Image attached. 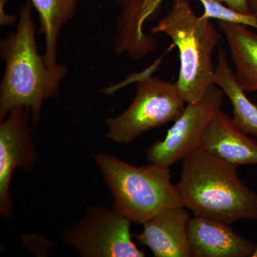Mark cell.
<instances>
[{"instance_id":"cell-12","label":"cell","mask_w":257,"mask_h":257,"mask_svg":"<svg viewBox=\"0 0 257 257\" xmlns=\"http://www.w3.org/2000/svg\"><path fill=\"white\" fill-rule=\"evenodd\" d=\"M200 148L231 165H257V142L236 127L232 118L221 109L204 132Z\"/></svg>"},{"instance_id":"cell-18","label":"cell","mask_w":257,"mask_h":257,"mask_svg":"<svg viewBox=\"0 0 257 257\" xmlns=\"http://www.w3.org/2000/svg\"><path fill=\"white\" fill-rule=\"evenodd\" d=\"M251 12L257 16V0H246Z\"/></svg>"},{"instance_id":"cell-10","label":"cell","mask_w":257,"mask_h":257,"mask_svg":"<svg viewBox=\"0 0 257 257\" xmlns=\"http://www.w3.org/2000/svg\"><path fill=\"white\" fill-rule=\"evenodd\" d=\"M190 218L184 206L167 208L144 222L143 231L135 238L155 257H192L188 234Z\"/></svg>"},{"instance_id":"cell-19","label":"cell","mask_w":257,"mask_h":257,"mask_svg":"<svg viewBox=\"0 0 257 257\" xmlns=\"http://www.w3.org/2000/svg\"><path fill=\"white\" fill-rule=\"evenodd\" d=\"M252 257H257V246L256 249H255L254 252H253Z\"/></svg>"},{"instance_id":"cell-17","label":"cell","mask_w":257,"mask_h":257,"mask_svg":"<svg viewBox=\"0 0 257 257\" xmlns=\"http://www.w3.org/2000/svg\"><path fill=\"white\" fill-rule=\"evenodd\" d=\"M22 240L25 247L37 256H46L52 249L50 240L38 234H25Z\"/></svg>"},{"instance_id":"cell-9","label":"cell","mask_w":257,"mask_h":257,"mask_svg":"<svg viewBox=\"0 0 257 257\" xmlns=\"http://www.w3.org/2000/svg\"><path fill=\"white\" fill-rule=\"evenodd\" d=\"M239 13H253L246 0H219ZM165 0H116L119 13L115 24L116 53L138 60L156 51L158 42L145 33V25L160 13Z\"/></svg>"},{"instance_id":"cell-6","label":"cell","mask_w":257,"mask_h":257,"mask_svg":"<svg viewBox=\"0 0 257 257\" xmlns=\"http://www.w3.org/2000/svg\"><path fill=\"white\" fill-rule=\"evenodd\" d=\"M132 221L114 208L93 206L67 225L61 239L82 257H144L133 240Z\"/></svg>"},{"instance_id":"cell-7","label":"cell","mask_w":257,"mask_h":257,"mask_svg":"<svg viewBox=\"0 0 257 257\" xmlns=\"http://www.w3.org/2000/svg\"><path fill=\"white\" fill-rule=\"evenodd\" d=\"M224 95L220 87L213 84L200 100L187 103L165 138L147 149L150 163L170 167L199 148L208 125L221 109Z\"/></svg>"},{"instance_id":"cell-2","label":"cell","mask_w":257,"mask_h":257,"mask_svg":"<svg viewBox=\"0 0 257 257\" xmlns=\"http://www.w3.org/2000/svg\"><path fill=\"white\" fill-rule=\"evenodd\" d=\"M231 165L199 148L183 160L177 184L184 207L193 215L231 224L257 221V193Z\"/></svg>"},{"instance_id":"cell-5","label":"cell","mask_w":257,"mask_h":257,"mask_svg":"<svg viewBox=\"0 0 257 257\" xmlns=\"http://www.w3.org/2000/svg\"><path fill=\"white\" fill-rule=\"evenodd\" d=\"M162 55L137 82L135 97L118 116L106 120V138L119 144L133 143L150 130L175 121L185 109V101L175 82L152 75L160 67Z\"/></svg>"},{"instance_id":"cell-13","label":"cell","mask_w":257,"mask_h":257,"mask_svg":"<svg viewBox=\"0 0 257 257\" xmlns=\"http://www.w3.org/2000/svg\"><path fill=\"white\" fill-rule=\"evenodd\" d=\"M234 65V74L246 92L257 91V34L241 24L219 22Z\"/></svg>"},{"instance_id":"cell-1","label":"cell","mask_w":257,"mask_h":257,"mask_svg":"<svg viewBox=\"0 0 257 257\" xmlns=\"http://www.w3.org/2000/svg\"><path fill=\"white\" fill-rule=\"evenodd\" d=\"M31 1L22 5L16 31L0 42L4 75L0 85V121L12 109L23 107L30 113L33 126L40 122L45 101L58 96L67 67H50L40 55L35 37Z\"/></svg>"},{"instance_id":"cell-11","label":"cell","mask_w":257,"mask_h":257,"mask_svg":"<svg viewBox=\"0 0 257 257\" xmlns=\"http://www.w3.org/2000/svg\"><path fill=\"white\" fill-rule=\"evenodd\" d=\"M231 224L194 216L188 224L192 257H252L257 243L236 233Z\"/></svg>"},{"instance_id":"cell-15","label":"cell","mask_w":257,"mask_h":257,"mask_svg":"<svg viewBox=\"0 0 257 257\" xmlns=\"http://www.w3.org/2000/svg\"><path fill=\"white\" fill-rule=\"evenodd\" d=\"M40 16V33L45 40L43 54L50 67L57 65V44L62 28L76 15L79 0H30Z\"/></svg>"},{"instance_id":"cell-8","label":"cell","mask_w":257,"mask_h":257,"mask_svg":"<svg viewBox=\"0 0 257 257\" xmlns=\"http://www.w3.org/2000/svg\"><path fill=\"white\" fill-rule=\"evenodd\" d=\"M30 118L25 108L16 107L0 121V215L5 219L13 212L10 187L15 171L32 170L38 163Z\"/></svg>"},{"instance_id":"cell-3","label":"cell","mask_w":257,"mask_h":257,"mask_svg":"<svg viewBox=\"0 0 257 257\" xmlns=\"http://www.w3.org/2000/svg\"><path fill=\"white\" fill-rule=\"evenodd\" d=\"M151 32L167 35L178 49L180 63L175 83L184 100L187 104L200 100L215 80L212 54L220 35L211 20L198 16L189 0H174Z\"/></svg>"},{"instance_id":"cell-4","label":"cell","mask_w":257,"mask_h":257,"mask_svg":"<svg viewBox=\"0 0 257 257\" xmlns=\"http://www.w3.org/2000/svg\"><path fill=\"white\" fill-rule=\"evenodd\" d=\"M112 197V207L133 223L143 224L169 207L183 206L170 167L150 163L136 167L109 154L94 156Z\"/></svg>"},{"instance_id":"cell-16","label":"cell","mask_w":257,"mask_h":257,"mask_svg":"<svg viewBox=\"0 0 257 257\" xmlns=\"http://www.w3.org/2000/svg\"><path fill=\"white\" fill-rule=\"evenodd\" d=\"M204 8V19H215L225 23L241 24L257 30V16L236 11L219 0H199Z\"/></svg>"},{"instance_id":"cell-14","label":"cell","mask_w":257,"mask_h":257,"mask_svg":"<svg viewBox=\"0 0 257 257\" xmlns=\"http://www.w3.org/2000/svg\"><path fill=\"white\" fill-rule=\"evenodd\" d=\"M214 84L229 98L235 126L246 135L257 137V105L248 99L240 86L222 48H219L218 52Z\"/></svg>"}]
</instances>
